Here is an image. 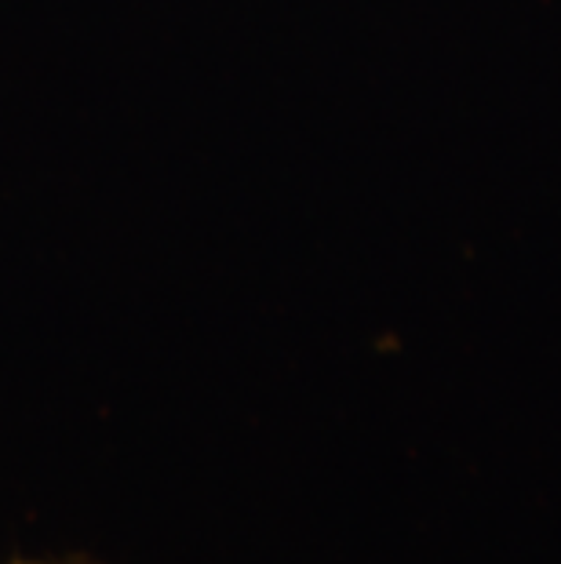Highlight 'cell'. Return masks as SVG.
I'll return each instance as SVG.
<instances>
[{
	"instance_id": "obj_1",
	"label": "cell",
	"mask_w": 561,
	"mask_h": 564,
	"mask_svg": "<svg viewBox=\"0 0 561 564\" xmlns=\"http://www.w3.org/2000/svg\"><path fill=\"white\" fill-rule=\"evenodd\" d=\"M4 564H106L88 554H47V557H11Z\"/></svg>"
}]
</instances>
